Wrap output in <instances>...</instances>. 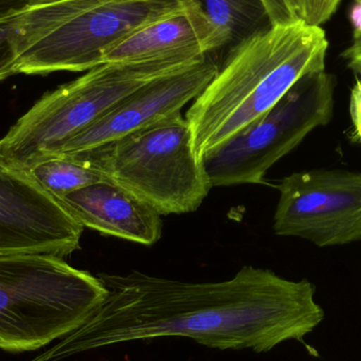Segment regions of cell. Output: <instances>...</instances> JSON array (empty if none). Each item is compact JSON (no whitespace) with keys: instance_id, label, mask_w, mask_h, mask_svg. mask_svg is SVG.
I'll return each instance as SVG.
<instances>
[{"instance_id":"obj_1","label":"cell","mask_w":361,"mask_h":361,"mask_svg":"<svg viewBox=\"0 0 361 361\" xmlns=\"http://www.w3.org/2000/svg\"><path fill=\"white\" fill-rule=\"evenodd\" d=\"M99 278L108 290L103 303L82 326L29 361H61L160 337L267 353L286 341H303L324 319L309 280L293 281L250 265L221 282L193 283L140 271Z\"/></svg>"},{"instance_id":"obj_2","label":"cell","mask_w":361,"mask_h":361,"mask_svg":"<svg viewBox=\"0 0 361 361\" xmlns=\"http://www.w3.org/2000/svg\"><path fill=\"white\" fill-rule=\"evenodd\" d=\"M329 42L303 20L271 25L229 49L214 78L187 110L200 159L276 105L300 78L326 70Z\"/></svg>"},{"instance_id":"obj_3","label":"cell","mask_w":361,"mask_h":361,"mask_svg":"<svg viewBox=\"0 0 361 361\" xmlns=\"http://www.w3.org/2000/svg\"><path fill=\"white\" fill-rule=\"evenodd\" d=\"M183 0H27L13 16L8 39L17 74L88 71L140 27Z\"/></svg>"},{"instance_id":"obj_4","label":"cell","mask_w":361,"mask_h":361,"mask_svg":"<svg viewBox=\"0 0 361 361\" xmlns=\"http://www.w3.org/2000/svg\"><path fill=\"white\" fill-rule=\"evenodd\" d=\"M99 276L49 255L0 256V349L35 351L82 326L105 300Z\"/></svg>"},{"instance_id":"obj_5","label":"cell","mask_w":361,"mask_h":361,"mask_svg":"<svg viewBox=\"0 0 361 361\" xmlns=\"http://www.w3.org/2000/svg\"><path fill=\"white\" fill-rule=\"evenodd\" d=\"M203 56L179 55L97 66L78 80L44 95L0 140V156L27 171L39 161L59 154L70 140L144 85Z\"/></svg>"},{"instance_id":"obj_6","label":"cell","mask_w":361,"mask_h":361,"mask_svg":"<svg viewBox=\"0 0 361 361\" xmlns=\"http://www.w3.org/2000/svg\"><path fill=\"white\" fill-rule=\"evenodd\" d=\"M88 159L108 180L124 187L160 216L195 212L212 186L180 111L94 149Z\"/></svg>"},{"instance_id":"obj_7","label":"cell","mask_w":361,"mask_h":361,"mask_svg":"<svg viewBox=\"0 0 361 361\" xmlns=\"http://www.w3.org/2000/svg\"><path fill=\"white\" fill-rule=\"evenodd\" d=\"M335 80L312 72L260 118L201 159L210 186L262 184L269 169L331 122Z\"/></svg>"},{"instance_id":"obj_8","label":"cell","mask_w":361,"mask_h":361,"mask_svg":"<svg viewBox=\"0 0 361 361\" xmlns=\"http://www.w3.org/2000/svg\"><path fill=\"white\" fill-rule=\"evenodd\" d=\"M277 188L276 235L300 238L322 248L361 241V173L300 171L283 178Z\"/></svg>"},{"instance_id":"obj_9","label":"cell","mask_w":361,"mask_h":361,"mask_svg":"<svg viewBox=\"0 0 361 361\" xmlns=\"http://www.w3.org/2000/svg\"><path fill=\"white\" fill-rule=\"evenodd\" d=\"M84 226L29 173L0 156V256H69Z\"/></svg>"},{"instance_id":"obj_10","label":"cell","mask_w":361,"mask_h":361,"mask_svg":"<svg viewBox=\"0 0 361 361\" xmlns=\"http://www.w3.org/2000/svg\"><path fill=\"white\" fill-rule=\"evenodd\" d=\"M218 70L212 55L207 54L183 69L152 80L70 140L57 154H80L101 147L180 111L203 92Z\"/></svg>"},{"instance_id":"obj_11","label":"cell","mask_w":361,"mask_h":361,"mask_svg":"<svg viewBox=\"0 0 361 361\" xmlns=\"http://www.w3.org/2000/svg\"><path fill=\"white\" fill-rule=\"evenodd\" d=\"M84 227L103 235L152 245L162 235L161 216L143 200L106 180L82 187L59 200Z\"/></svg>"},{"instance_id":"obj_12","label":"cell","mask_w":361,"mask_h":361,"mask_svg":"<svg viewBox=\"0 0 361 361\" xmlns=\"http://www.w3.org/2000/svg\"><path fill=\"white\" fill-rule=\"evenodd\" d=\"M183 2L178 10L143 25L110 48L103 63L212 54V32L207 21L192 4Z\"/></svg>"},{"instance_id":"obj_13","label":"cell","mask_w":361,"mask_h":361,"mask_svg":"<svg viewBox=\"0 0 361 361\" xmlns=\"http://www.w3.org/2000/svg\"><path fill=\"white\" fill-rule=\"evenodd\" d=\"M207 21L212 32L214 52L233 48L271 27L262 0H186Z\"/></svg>"},{"instance_id":"obj_14","label":"cell","mask_w":361,"mask_h":361,"mask_svg":"<svg viewBox=\"0 0 361 361\" xmlns=\"http://www.w3.org/2000/svg\"><path fill=\"white\" fill-rule=\"evenodd\" d=\"M27 173L56 200L82 187L108 180L91 161L76 154L49 157L34 164Z\"/></svg>"},{"instance_id":"obj_15","label":"cell","mask_w":361,"mask_h":361,"mask_svg":"<svg viewBox=\"0 0 361 361\" xmlns=\"http://www.w3.org/2000/svg\"><path fill=\"white\" fill-rule=\"evenodd\" d=\"M341 0H303L300 19L307 25L322 27L332 17Z\"/></svg>"},{"instance_id":"obj_16","label":"cell","mask_w":361,"mask_h":361,"mask_svg":"<svg viewBox=\"0 0 361 361\" xmlns=\"http://www.w3.org/2000/svg\"><path fill=\"white\" fill-rule=\"evenodd\" d=\"M13 16L0 23V82L17 74L14 53L8 39V32H10Z\"/></svg>"},{"instance_id":"obj_17","label":"cell","mask_w":361,"mask_h":361,"mask_svg":"<svg viewBox=\"0 0 361 361\" xmlns=\"http://www.w3.org/2000/svg\"><path fill=\"white\" fill-rule=\"evenodd\" d=\"M271 25H286L301 20L290 0H262Z\"/></svg>"},{"instance_id":"obj_18","label":"cell","mask_w":361,"mask_h":361,"mask_svg":"<svg viewBox=\"0 0 361 361\" xmlns=\"http://www.w3.org/2000/svg\"><path fill=\"white\" fill-rule=\"evenodd\" d=\"M355 84L350 95V116L353 126V139L361 145V68L355 71Z\"/></svg>"},{"instance_id":"obj_19","label":"cell","mask_w":361,"mask_h":361,"mask_svg":"<svg viewBox=\"0 0 361 361\" xmlns=\"http://www.w3.org/2000/svg\"><path fill=\"white\" fill-rule=\"evenodd\" d=\"M343 57L347 61L348 67L354 72L361 68V33L353 34L352 44L343 51Z\"/></svg>"},{"instance_id":"obj_20","label":"cell","mask_w":361,"mask_h":361,"mask_svg":"<svg viewBox=\"0 0 361 361\" xmlns=\"http://www.w3.org/2000/svg\"><path fill=\"white\" fill-rule=\"evenodd\" d=\"M27 0H0V23L18 13Z\"/></svg>"},{"instance_id":"obj_21","label":"cell","mask_w":361,"mask_h":361,"mask_svg":"<svg viewBox=\"0 0 361 361\" xmlns=\"http://www.w3.org/2000/svg\"><path fill=\"white\" fill-rule=\"evenodd\" d=\"M349 17L354 27V33H361V0H355L352 4Z\"/></svg>"},{"instance_id":"obj_22","label":"cell","mask_w":361,"mask_h":361,"mask_svg":"<svg viewBox=\"0 0 361 361\" xmlns=\"http://www.w3.org/2000/svg\"><path fill=\"white\" fill-rule=\"evenodd\" d=\"M290 1L293 6H294L295 10H296L299 18H300L301 6H302L303 0H290Z\"/></svg>"}]
</instances>
